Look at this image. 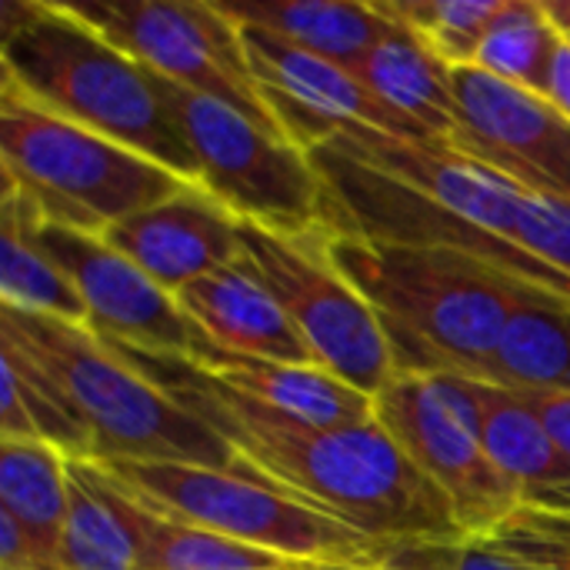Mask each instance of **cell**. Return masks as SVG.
<instances>
[{"label": "cell", "mask_w": 570, "mask_h": 570, "mask_svg": "<svg viewBox=\"0 0 570 570\" xmlns=\"http://www.w3.org/2000/svg\"><path fill=\"white\" fill-rule=\"evenodd\" d=\"M104 344L187 414L217 431L257 474L357 534L374 541L468 538L451 501L377 421L314 428L234 394L184 357Z\"/></svg>", "instance_id": "6da1fadb"}, {"label": "cell", "mask_w": 570, "mask_h": 570, "mask_svg": "<svg viewBox=\"0 0 570 570\" xmlns=\"http://www.w3.org/2000/svg\"><path fill=\"white\" fill-rule=\"evenodd\" d=\"M334 267L371 304L394 374L488 381L508 321L524 304H561L514 277L438 247L324 237Z\"/></svg>", "instance_id": "7a4b0ae2"}, {"label": "cell", "mask_w": 570, "mask_h": 570, "mask_svg": "<svg viewBox=\"0 0 570 570\" xmlns=\"http://www.w3.org/2000/svg\"><path fill=\"white\" fill-rule=\"evenodd\" d=\"M0 67V87H10L33 107L110 137L187 184H200L197 157L160 104L150 70L70 3H7Z\"/></svg>", "instance_id": "3957f363"}, {"label": "cell", "mask_w": 570, "mask_h": 570, "mask_svg": "<svg viewBox=\"0 0 570 570\" xmlns=\"http://www.w3.org/2000/svg\"><path fill=\"white\" fill-rule=\"evenodd\" d=\"M0 337L27 354L73 404L94 461H147L237 471V451L157 384L124 364L97 334L0 304Z\"/></svg>", "instance_id": "277c9868"}, {"label": "cell", "mask_w": 570, "mask_h": 570, "mask_svg": "<svg viewBox=\"0 0 570 570\" xmlns=\"http://www.w3.org/2000/svg\"><path fill=\"white\" fill-rule=\"evenodd\" d=\"M0 167L40 220L100 237L187 187L150 157L53 117L10 87H0Z\"/></svg>", "instance_id": "5b68a950"}, {"label": "cell", "mask_w": 570, "mask_h": 570, "mask_svg": "<svg viewBox=\"0 0 570 570\" xmlns=\"http://www.w3.org/2000/svg\"><path fill=\"white\" fill-rule=\"evenodd\" d=\"M104 468L157 514L294 561L371 570L381 544L277 488L247 461L237 471L147 461H104Z\"/></svg>", "instance_id": "8992f818"}, {"label": "cell", "mask_w": 570, "mask_h": 570, "mask_svg": "<svg viewBox=\"0 0 570 570\" xmlns=\"http://www.w3.org/2000/svg\"><path fill=\"white\" fill-rule=\"evenodd\" d=\"M154 77L157 97L197 157L200 187L237 220L284 237L327 230L324 184L311 154L244 117L237 107Z\"/></svg>", "instance_id": "52a82bcc"}, {"label": "cell", "mask_w": 570, "mask_h": 570, "mask_svg": "<svg viewBox=\"0 0 570 570\" xmlns=\"http://www.w3.org/2000/svg\"><path fill=\"white\" fill-rule=\"evenodd\" d=\"M324 234L284 237L240 220L244 264L284 307L317 364L371 401L397 377L371 304L334 267Z\"/></svg>", "instance_id": "ba28073f"}, {"label": "cell", "mask_w": 570, "mask_h": 570, "mask_svg": "<svg viewBox=\"0 0 570 570\" xmlns=\"http://www.w3.org/2000/svg\"><path fill=\"white\" fill-rule=\"evenodd\" d=\"M374 421L451 501L468 538H488L521 511L484 451L471 381L397 374L374 397Z\"/></svg>", "instance_id": "9c48e42d"}, {"label": "cell", "mask_w": 570, "mask_h": 570, "mask_svg": "<svg viewBox=\"0 0 570 570\" xmlns=\"http://www.w3.org/2000/svg\"><path fill=\"white\" fill-rule=\"evenodd\" d=\"M70 7L150 73L217 97L284 137L250 70L240 27L214 0H73Z\"/></svg>", "instance_id": "30bf717a"}, {"label": "cell", "mask_w": 570, "mask_h": 570, "mask_svg": "<svg viewBox=\"0 0 570 570\" xmlns=\"http://www.w3.org/2000/svg\"><path fill=\"white\" fill-rule=\"evenodd\" d=\"M0 214L10 217L23 237L73 284L87 307L90 334L147 354L187 357L194 344V324L180 311L177 297L154 284L100 234L40 220V214L10 184H3Z\"/></svg>", "instance_id": "8fae6325"}, {"label": "cell", "mask_w": 570, "mask_h": 570, "mask_svg": "<svg viewBox=\"0 0 570 570\" xmlns=\"http://www.w3.org/2000/svg\"><path fill=\"white\" fill-rule=\"evenodd\" d=\"M454 134L448 144L468 160L508 177L521 190L570 200V120L541 94L498 80L468 63L451 67Z\"/></svg>", "instance_id": "7c38bea8"}, {"label": "cell", "mask_w": 570, "mask_h": 570, "mask_svg": "<svg viewBox=\"0 0 570 570\" xmlns=\"http://www.w3.org/2000/svg\"><path fill=\"white\" fill-rule=\"evenodd\" d=\"M240 37L261 94L291 144L314 150L337 130H381L411 140H438L384 107L354 70L314 57L257 27H240Z\"/></svg>", "instance_id": "4fadbf2b"}, {"label": "cell", "mask_w": 570, "mask_h": 570, "mask_svg": "<svg viewBox=\"0 0 570 570\" xmlns=\"http://www.w3.org/2000/svg\"><path fill=\"white\" fill-rule=\"evenodd\" d=\"M104 240L174 297L244 257L240 220L200 184L114 224Z\"/></svg>", "instance_id": "5bb4252c"}, {"label": "cell", "mask_w": 570, "mask_h": 570, "mask_svg": "<svg viewBox=\"0 0 570 570\" xmlns=\"http://www.w3.org/2000/svg\"><path fill=\"white\" fill-rule=\"evenodd\" d=\"M184 361H190L194 367H200L234 394L314 428H347V424L374 421V401L354 391L351 384L337 381L324 367L284 364L271 357L227 351L210 337H204L197 327Z\"/></svg>", "instance_id": "9a60e30c"}, {"label": "cell", "mask_w": 570, "mask_h": 570, "mask_svg": "<svg viewBox=\"0 0 570 570\" xmlns=\"http://www.w3.org/2000/svg\"><path fill=\"white\" fill-rule=\"evenodd\" d=\"M180 311L214 344L284 364L321 367L274 294L250 274L244 257L177 294Z\"/></svg>", "instance_id": "2e32d148"}, {"label": "cell", "mask_w": 570, "mask_h": 570, "mask_svg": "<svg viewBox=\"0 0 570 570\" xmlns=\"http://www.w3.org/2000/svg\"><path fill=\"white\" fill-rule=\"evenodd\" d=\"M468 381V377H464ZM481 441L524 511L570 514V458L518 391L471 381Z\"/></svg>", "instance_id": "e0dca14e"}, {"label": "cell", "mask_w": 570, "mask_h": 570, "mask_svg": "<svg viewBox=\"0 0 570 570\" xmlns=\"http://www.w3.org/2000/svg\"><path fill=\"white\" fill-rule=\"evenodd\" d=\"M140 508L97 461H67V524L60 570H140Z\"/></svg>", "instance_id": "ac0fdd59"}, {"label": "cell", "mask_w": 570, "mask_h": 570, "mask_svg": "<svg viewBox=\"0 0 570 570\" xmlns=\"http://www.w3.org/2000/svg\"><path fill=\"white\" fill-rule=\"evenodd\" d=\"M234 27H257L287 43L357 70L367 50L391 30L374 3L347 0H214Z\"/></svg>", "instance_id": "d6986e66"}, {"label": "cell", "mask_w": 570, "mask_h": 570, "mask_svg": "<svg viewBox=\"0 0 570 570\" xmlns=\"http://www.w3.org/2000/svg\"><path fill=\"white\" fill-rule=\"evenodd\" d=\"M354 73L384 107L448 144L454 134L451 67L414 33L391 23V30L367 50Z\"/></svg>", "instance_id": "ffe728a7"}, {"label": "cell", "mask_w": 570, "mask_h": 570, "mask_svg": "<svg viewBox=\"0 0 570 570\" xmlns=\"http://www.w3.org/2000/svg\"><path fill=\"white\" fill-rule=\"evenodd\" d=\"M67 454L43 441H0V511H7L33 544L40 568L60 570L67 524Z\"/></svg>", "instance_id": "44dd1931"}, {"label": "cell", "mask_w": 570, "mask_h": 570, "mask_svg": "<svg viewBox=\"0 0 570 570\" xmlns=\"http://www.w3.org/2000/svg\"><path fill=\"white\" fill-rule=\"evenodd\" d=\"M484 384L570 397V304L518 307Z\"/></svg>", "instance_id": "7402d4cb"}, {"label": "cell", "mask_w": 570, "mask_h": 570, "mask_svg": "<svg viewBox=\"0 0 570 570\" xmlns=\"http://www.w3.org/2000/svg\"><path fill=\"white\" fill-rule=\"evenodd\" d=\"M137 508H140V534H144L140 570H291L304 564L284 554L247 548L230 538L210 534L204 528L174 521L167 514L150 511L140 501Z\"/></svg>", "instance_id": "603a6c76"}, {"label": "cell", "mask_w": 570, "mask_h": 570, "mask_svg": "<svg viewBox=\"0 0 570 570\" xmlns=\"http://www.w3.org/2000/svg\"><path fill=\"white\" fill-rule=\"evenodd\" d=\"M558 40L561 33L541 0H504L474 53V67L531 94H544Z\"/></svg>", "instance_id": "cb8c5ba5"}, {"label": "cell", "mask_w": 570, "mask_h": 570, "mask_svg": "<svg viewBox=\"0 0 570 570\" xmlns=\"http://www.w3.org/2000/svg\"><path fill=\"white\" fill-rule=\"evenodd\" d=\"M0 304L87 327V307L73 284L0 214Z\"/></svg>", "instance_id": "d4e9b609"}, {"label": "cell", "mask_w": 570, "mask_h": 570, "mask_svg": "<svg viewBox=\"0 0 570 570\" xmlns=\"http://www.w3.org/2000/svg\"><path fill=\"white\" fill-rule=\"evenodd\" d=\"M391 23L414 33L448 67L474 63V53L504 0H371Z\"/></svg>", "instance_id": "484cf974"}, {"label": "cell", "mask_w": 570, "mask_h": 570, "mask_svg": "<svg viewBox=\"0 0 570 570\" xmlns=\"http://www.w3.org/2000/svg\"><path fill=\"white\" fill-rule=\"evenodd\" d=\"M481 541L528 570H570V514L521 508Z\"/></svg>", "instance_id": "4316f807"}, {"label": "cell", "mask_w": 570, "mask_h": 570, "mask_svg": "<svg viewBox=\"0 0 570 570\" xmlns=\"http://www.w3.org/2000/svg\"><path fill=\"white\" fill-rule=\"evenodd\" d=\"M371 570H528L481 538L381 541Z\"/></svg>", "instance_id": "83f0119b"}, {"label": "cell", "mask_w": 570, "mask_h": 570, "mask_svg": "<svg viewBox=\"0 0 570 570\" xmlns=\"http://www.w3.org/2000/svg\"><path fill=\"white\" fill-rule=\"evenodd\" d=\"M518 244L544 267L570 277V200L521 190L518 194Z\"/></svg>", "instance_id": "f1b7e54d"}, {"label": "cell", "mask_w": 570, "mask_h": 570, "mask_svg": "<svg viewBox=\"0 0 570 570\" xmlns=\"http://www.w3.org/2000/svg\"><path fill=\"white\" fill-rule=\"evenodd\" d=\"M518 394L541 417L548 434L561 444V451L570 458V397H564V394H528V391H518Z\"/></svg>", "instance_id": "f546056e"}, {"label": "cell", "mask_w": 570, "mask_h": 570, "mask_svg": "<svg viewBox=\"0 0 570 570\" xmlns=\"http://www.w3.org/2000/svg\"><path fill=\"white\" fill-rule=\"evenodd\" d=\"M561 117L570 120V40L561 37L548 67V80H544V94H541Z\"/></svg>", "instance_id": "4dcf8cb0"}, {"label": "cell", "mask_w": 570, "mask_h": 570, "mask_svg": "<svg viewBox=\"0 0 570 570\" xmlns=\"http://www.w3.org/2000/svg\"><path fill=\"white\" fill-rule=\"evenodd\" d=\"M541 3H544L551 23L558 27V33L570 40V0H541Z\"/></svg>", "instance_id": "1f68e13d"}, {"label": "cell", "mask_w": 570, "mask_h": 570, "mask_svg": "<svg viewBox=\"0 0 570 570\" xmlns=\"http://www.w3.org/2000/svg\"><path fill=\"white\" fill-rule=\"evenodd\" d=\"M291 570H357V568H341V564H317V561H304V564H297V568Z\"/></svg>", "instance_id": "d6a6232c"}, {"label": "cell", "mask_w": 570, "mask_h": 570, "mask_svg": "<svg viewBox=\"0 0 570 570\" xmlns=\"http://www.w3.org/2000/svg\"><path fill=\"white\" fill-rule=\"evenodd\" d=\"M0 570H10V568H0Z\"/></svg>", "instance_id": "836d02e7"}]
</instances>
